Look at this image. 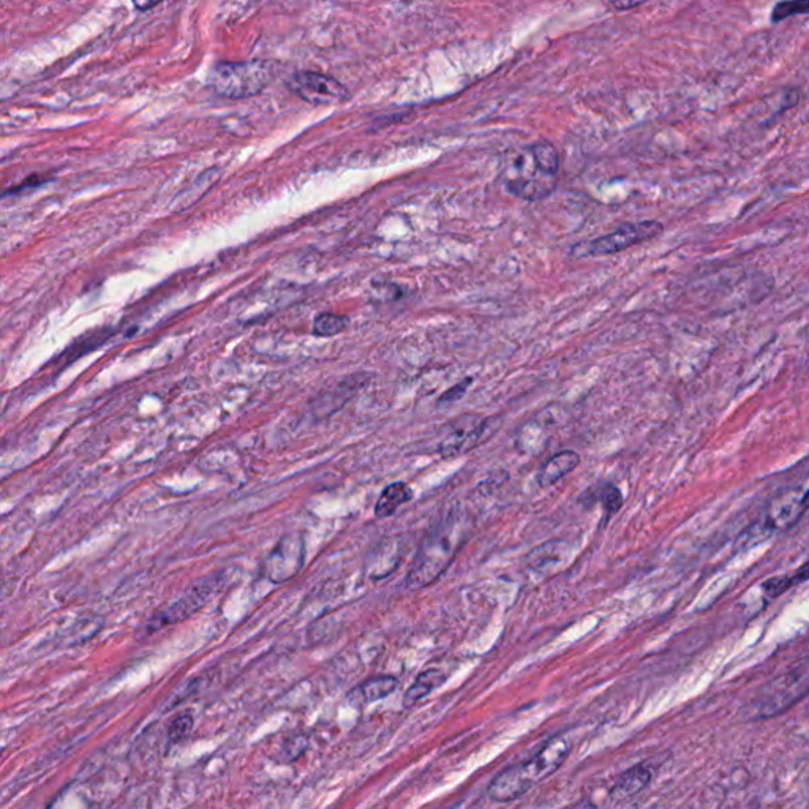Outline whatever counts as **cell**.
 <instances>
[{
    "label": "cell",
    "mask_w": 809,
    "mask_h": 809,
    "mask_svg": "<svg viewBox=\"0 0 809 809\" xmlns=\"http://www.w3.org/2000/svg\"><path fill=\"white\" fill-rule=\"evenodd\" d=\"M305 563V542L302 535L283 536L269 552L261 565L262 576L271 582L285 583L296 578Z\"/></svg>",
    "instance_id": "10"
},
{
    "label": "cell",
    "mask_w": 809,
    "mask_h": 809,
    "mask_svg": "<svg viewBox=\"0 0 809 809\" xmlns=\"http://www.w3.org/2000/svg\"><path fill=\"white\" fill-rule=\"evenodd\" d=\"M159 2H160V0H133V4H135L139 10H149L152 6L157 5Z\"/></svg>",
    "instance_id": "27"
},
{
    "label": "cell",
    "mask_w": 809,
    "mask_h": 809,
    "mask_svg": "<svg viewBox=\"0 0 809 809\" xmlns=\"http://www.w3.org/2000/svg\"><path fill=\"white\" fill-rule=\"evenodd\" d=\"M598 500L601 503L604 509V517H612L613 514L621 509L623 506V495L620 492L619 487H615L613 484H604L599 492H598Z\"/></svg>",
    "instance_id": "21"
},
{
    "label": "cell",
    "mask_w": 809,
    "mask_h": 809,
    "mask_svg": "<svg viewBox=\"0 0 809 809\" xmlns=\"http://www.w3.org/2000/svg\"><path fill=\"white\" fill-rule=\"evenodd\" d=\"M288 86L299 98L316 107L339 105L350 97L348 89L339 79L312 70L292 73Z\"/></svg>",
    "instance_id": "11"
},
{
    "label": "cell",
    "mask_w": 809,
    "mask_h": 809,
    "mask_svg": "<svg viewBox=\"0 0 809 809\" xmlns=\"http://www.w3.org/2000/svg\"><path fill=\"white\" fill-rule=\"evenodd\" d=\"M806 578H808V569H806V565H804L800 568V571L794 576H778V578L768 579L762 583V589L768 598H778V596L784 595L787 589L795 587L797 583L804 582Z\"/></svg>",
    "instance_id": "19"
},
{
    "label": "cell",
    "mask_w": 809,
    "mask_h": 809,
    "mask_svg": "<svg viewBox=\"0 0 809 809\" xmlns=\"http://www.w3.org/2000/svg\"><path fill=\"white\" fill-rule=\"evenodd\" d=\"M571 753L566 737H554L528 761L518 762L495 776L488 785V797L498 804H509L533 789L558 770Z\"/></svg>",
    "instance_id": "3"
},
{
    "label": "cell",
    "mask_w": 809,
    "mask_h": 809,
    "mask_svg": "<svg viewBox=\"0 0 809 809\" xmlns=\"http://www.w3.org/2000/svg\"><path fill=\"white\" fill-rule=\"evenodd\" d=\"M579 464H580V456L578 453L569 451V449L559 451L542 465L541 470L538 471L536 481L539 484V487H550L559 479H563L566 475L576 470Z\"/></svg>",
    "instance_id": "14"
},
{
    "label": "cell",
    "mask_w": 809,
    "mask_h": 809,
    "mask_svg": "<svg viewBox=\"0 0 809 809\" xmlns=\"http://www.w3.org/2000/svg\"><path fill=\"white\" fill-rule=\"evenodd\" d=\"M352 381L353 378H350V380H346L345 383H342V384L335 387L331 393L320 395L313 402V413H316L320 417H326L331 416L333 413L342 408L345 404L346 400H350V397L356 393L357 387L361 384L359 381L352 384Z\"/></svg>",
    "instance_id": "16"
},
{
    "label": "cell",
    "mask_w": 809,
    "mask_h": 809,
    "mask_svg": "<svg viewBox=\"0 0 809 809\" xmlns=\"http://www.w3.org/2000/svg\"><path fill=\"white\" fill-rule=\"evenodd\" d=\"M808 490L804 487H791L781 490L768 501L761 517L751 524L746 530L738 536V550H748L757 544L770 539L772 536L780 535L791 530L792 527L800 522L806 512Z\"/></svg>",
    "instance_id": "4"
},
{
    "label": "cell",
    "mask_w": 809,
    "mask_h": 809,
    "mask_svg": "<svg viewBox=\"0 0 809 809\" xmlns=\"http://www.w3.org/2000/svg\"><path fill=\"white\" fill-rule=\"evenodd\" d=\"M809 10V0H781L774 5L772 12V23L778 25L784 19L795 15H806Z\"/></svg>",
    "instance_id": "22"
},
{
    "label": "cell",
    "mask_w": 809,
    "mask_h": 809,
    "mask_svg": "<svg viewBox=\"0 0 809 809\" xmlns=\"http://www.w3.org/2000/svg\"><path fill=\"white\" fill-rule=\"evenodd\" d=\"M193 726H195L193 716H190V714H179L178 718H174L171 726H169L168 737H169L173 743H179V742H182V740L190 735Z\"/></svg>",
    "instance_id": "23"
},
{
    "label": "cell",
    "mask_w": 809,
    "mask_h": 809,
    "mask_svg": "<svg viewBox=\"0 0 809 809\" xmlns=\"http://www.w3.org/2000/svg\"><path fill=\"white\" fill-rule=\"evenodd\" d=\"M274 77L272 66L264 60L219 62L209 72V87L230 100H244L261 94Z\"/></svg>",
    "instance_id": "5"
},
{
    "label": "cell",
    "mask_w": 809,
    "mask_h": 809,
    "mask_svg": "<svg viewBox=\"0 0 809 809\" xmlns=\"http://www.w3.org/2000/svg\"><path fill=\"white\" fill-rule=\"evenodd\" d=\"M397 686H399V680L393 675H378V677H372V679L357 684L356 688H353L346 694V699L353 707H365V705L378 702L381 699L391 696L394 691L397 690Z\"/></svg>",
    "instance_id": "13"
},
{
    "label": "cell",
    "mask_w": 809,
    "mask_h": 809,
    "mask_svg": "<svg viewBox=\"0 0 809 809\" xmlns=\"http://www.w3.org/2000/svg\"><path fill=\"white\" fill-rule=\"evenodd\" d=\"M413 498V490H411L404 482H394L391 486H387L380 498L376 501L375 516L376 518L391 517L400 506L408 503Z\"/></svg>",
    "instance_id": "18"
},
{
    "label": "cell",
    "mask_w": 809,
    "mask_h": 809,
    "mask_svg": "<svg viewBox=\"0 0 809 809\" xmlns=\"http://www.w3.org/2000/svg\"><path fill=\"white\" fill-rule=\"evenodd\" d=\"M309 748V738L303 735L292 738L290 742H286L285 751L286 757H290V761H296L299 756H302L303 753Z\"/></svg>",
    "instance_id": "24"
},
{
    "label": "cell",
    "mask_w": 809,
    "mask_h": 809,
    "mask_svg": "<svg viewBox=\"0 0 809 809\" xmlns=\"http://www.w3.org/2000/svg\"><path fill=\"white\" fill-rule=\"evenodd\" d=\"M471 531L473 518L464 507L456 506L447 511L417 548L415 561L404 578V587L416 591L436 582L453 565L460 548L470 538Z\"/></svg>",
    "instance_id": "1"
},
{
    "label": "cell",
    "mask_w": 809,
    "mask_h": 809,
    "mask_svg": "<svg viewBox=\"0 0 809 809\" xmlns=\"http://www.w3.org/2000/svg\"><path fill=\"white\" fill-rule=\"evenodd\" d=\"M221 583H223V572H215V574H210L208 578L193 583L190 589H187L184 595L176 599L171 606L155 613L154 617L149 620L148 631H157L165 626L176 625V623L189 619L198 610H201L202 607L210 601V598L220 589Z\"/></svg>",
    "instance_id": "9"
},
{
    "label": "cell",
    "mask_w": 809,
    "mask_h": 809,
    "mask_svg": "<svg viewBox=\"0 0 809 809\" xmlns=\"http://www.w3.org/2000/svg\"><path fill=\"white\" fill-rule=\"evenodd\" d=\"M664 231V225L658 220H642L636 223H623L617 230L607 232L599 238L583 241L572 247V258H599L628 251L634 245L658 238Z\"/></svg>",
    "instance_id": "7"
},
{
    "label": "cell",
    "mask_w": 809,
    "mask_h": 809,
    "mask_svg": "<svg viewBox=\"0 0 809 809\" xmlns=\"http://www.w3.org/2000/svg\"><path fill=\"white\" fill-rule=\"evenodd\" d=\"M559 154L554 143H536L507 150L501 165V182L512 197L524 201H542L558 185Z\"/></svg>",
    "instance_id": "2"
},
{
    "label": "cell",
    "mask_w": 809,
    "mask_h": 809,
    "mask_svg": "<svg viewBox=\"0 0 809 809\" xmlns=\"http://www.w3.org/2000/svg\"><path fill=\"white\" fill-rule=\"evenodd\" d=\"M446 679V673L441 672L438 669H429V671L421 673L415 684L404 692V707H415L417 702H421L423 699L429 696L432 691L443 686Z\"/></svg>",
    "instance_id": "17"
},
{
    "label": "cell",
    "mask_w": 809,
    "mask_h": 809,
    "mask_svg": "<svg viewBox=\"0 0 809 809\" xmlns=\"http://www.w3.org/2000/svg\"><path fill=\"white\" fill-rule=\"evenodd\" d=\"M808 660H804L763 686L750 705L744 707V714L748 720L773 718L800 702L808 694Z\"/></svg>",
    "instance_id": "6"
},
{
    "label": "cell",
    "mask_w": 809,
    "mask_h": 809,
    "mask_svg": "<svg viewBox=\"0 0 809 809\" xmlns=\"http://www.w3.org/2000/svg\"><path fill=\"white\" fill-rule=\"evenodd\" d=\"M607 2H609L615 10H619V12H626V10H632V8L643 5V4H647L650 0H607Z\"/></svg>",
    "instance_id": "26"
},
{
    "label": "cell",
    "mask_w": 809,
    "mask_h": 809,
    "mask_svg": "<svg viewBox=\"0 0 809 809\" xmlns=\"http://www.w3.org/2000/svg\"><path fill=\"white\" fill-rule=\"evenodd\" d=\"M350 320L343 315L335 313H322L313 322V333L316 337H333L337 333H343Z\"/></svg>",
    "instance_id": "20"
},
{
    "label": "cell",
    "mask_w": 809,
    "mask_h": 809,
    "mask_svg": "<svg viewBox=\"0 0 809 809\" xmlns=\"http://www.w3.org/2000/svg\"><path fill=\"white\" fill-rule=\"evenodd\" d=\"M400 563H402V544L397 538H389L370 550L365 558L364 572L370 580L378 582L393 576Z\"/></svg>",
    "instance_id": "12"
},
{
    "label": "cell",
    "mask_w": 809,
    "mask_h": 809,
    "mask_svg": "<svg viewBox=\"0 0 809 809\" xmlns=\"http://www.w3.org/2000/svg\"><path fill=\"white\" fill-rule=\"evenodd\" d=\"M470 378H468V380L462 381V383H458V384H456L453 389H449L447 393H445L443 394V395H441L440 402H443V404H445V402H456V400L462 399V397H464L465 395V393H466V389H468V386H470Z\"/></svg>",
    "instance_id": "25"
},
{
    "label": "cell",
    "mask_w": 809,
    "mask_h": 809,
    "mask_svg": "<svg viewBox=\"0 0 809 809\" xmlns=\"http://www.w3.org/2000/svg\"><path fill=\"white\" fill-rule=\"evenodd\" d=\"M651 783V772L645 765H634V767L626 770L625 773L620 776L617 783L610 789V800L619 804V802H626L630 798L634 797L637 794L647 787Z\"/></svg>",
    "instance_id": "15"
},
{
    "label": "cell",
    "mask_w": 809,
    "mask_h": 809,
    "mask_svg": "<svg viewBox=\"0 0 809 809\" xmlns=\"http://www.w3.org/2000/svg\"><path fill=\"white\" fill-rule=\"evenodd\" d=\"M501 427V417H481L466 415L451 424L449 434L443 438L440 454L443 457H458L470 453L490 440Z\"/></svg>",
    "instance_id": "8"
}]
</instances>
